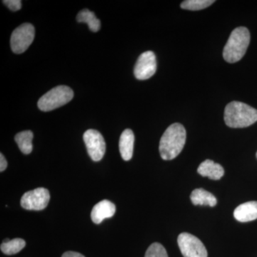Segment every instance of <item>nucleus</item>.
<instances>
[{"label": "nucleus", "mask_w": 257, "mask_h": 257, "mask_svg": "<svg viewBox=\"0 0 257 257\" xmlns=\"http://www.w3.org/2000/svg\"><path fill=\"white\" fill-rule=\"evenodd\" d=\"M89 157L94 162H99L104 157L106 143L100 133L95 130L86 131L83 136Z\"/></svg>", "instance_id": "obj_8"}, {"label": "nucleus", "mask_w": 257, "mask_h": 257, "mask_svg": "<svg viewBox=\"0 0 257 257\" xmlns=\"http://www.w3.org/2000/svg\"><path fill=\"white\" fill-rule=\"evenodd\" d=\"M250 43L249 31L244 27H239L231 32L223 51L224 60L229 63L239 62L246 54Z\"/></svg>", "instance_id": "obj_3"}, {"label": "nucleus", "mask_w": 257, "mask_h": 257, "mask_svg": "<svg viewBox=\"0 0 257 257\" xmlns=\"http://www.w3.org/2000/svg\"><path fill=\"white\" fill-rule=\"evenodd\" d=\"M256 121V109L245 103L233 101L225 107L224 121L229 127H247Z\"/></svg>", "instance_id": "obj_2"}, {"label": "nucleus", "mask_w": 257, "mask_h": 257, "mask_svg": "<svg viewBox=\"0 0 257 257\" xmlns=\"http://www.w3.org/2000/svg\"><path fill=\"white\" fill-rule=\"evenodd\" d=\"M191 201L194 205L209 206L215 207L216 205V197L204 189H196L192 192L190 196Z\"/></svg>", "instance_id": "obj_14"}, {"label": "nucleus", "mask_w": 257, "mask_h": 257, "mask_svg": "<svg viewBox=\"0 0 257 257\" xmlns=\"http://www.w3.org/2000/svg\"><path fill=\"white\" fill-rule=\"evenodd\" d=\"M184 257H207V248L197 237L189 233H182L177 239Z\"/></svg>", "instance_id": "obj_6"}, {"label": "nucleus", "mask_w": 257, "mask_h": 257, "mask_svg": "<svg viewBox=\"0 0 257 257\" xmlns=\"http://www.w3.org/2000/svg\"><path fill=\"white\" fill-rule=\"evenodd\" d=\"M35 35V28L31 24L25 23L15 29L10 40L13 52L15 54L25 52L32 45Z\"/></svg>", "instance_id": "obj_5"}, {"label": "nucleus", "mask_w": 257, "mask_h": 257, "mask_svg": "<svg viewBox=\"0 0 257 257\" xmlns=\"http://www.w3.org/2000/svg\"><path fill=\"white\" fill-rule=\"evenodd\" d=\"M8 167V162L3 154H0V172H4Z\"/></svg>", "instance_id": "obj_21"}, {"label": "nucleus", "mask_w": 257, "mask_h": 257, "mask_svg": "<svg viewBox=\"0 0 257 257\" xmlns=\"http://www.w3.org/2000/svg\"><path fill=\"white\" fill-rule=\"evenodd\" d=\"M145 257H169L165 248L160 243H153L147 248Z\"/></svg>", "instance_id": "obj_19"}, {"label": "nucleus", "mask_w": 257, "mask_h": 257, "mask_svg": "<svg viewBox=\"0 0 257 257\" xmlns=\"http://www.w3.org/2000/svg\"><path fill=\"white\" fill-rule=\"evenodd\" d=\"M187 133L183 125L174 123L166 130L160 140V153L164 160L176 158L185 145Z\"/></svg>", "instance_id": "obj_1"}, {"label": "nucleus", "mask_w": 257, "mask_h": 257, "mask_svg": "<svg viewBox=\"0 0 257 257\" xmlns=\"http://www.w3.org/2000/svg\"><path fill=\"white\" fill-rule=\"evenodd\" d=\"M256 158H257V152H256Z\"/></svg>", "instance_id": "obj_23"}, {"label": "nucleus", "mask_w": 257, "mask_h": 257, "mask_svg": "<svg viewBox=\"0 0 257 257\" xmlns=\"http://www.w3.org/2000/svg\"><path fill=\"white\" fill-rule=\"evenodd\" d=\"M156 55L152 51H147L140 55L135 64L134 74L140 80L150 79L157 71Z\"/></svg>", "instance_id": "obj_9"}, {"label": "nucleus", "mask_w": 257, "mask_h": 257, "mask_svg": "<svg viewBox=\"0 0 257 257\" xmlns=\"http://www.w3.org/2000/svg\"><path fill=\"white\" fill-rule=\"evenodd\" d=\"M33 133L30 130L21 132L17 134L15 137V140L18 144L20 151L25 155H29L32 152V140H33Z\"/></svg>", "instance_id": "obj_15"}, {"label": "nucleus", "mask_w": 257, "mask_h": 257, "mask_svg": "<svg viewBox=\"0 0 257 257\" xmlns=\"http://www.w3.org/2000/svg\"><path fill=\"white\" fill-rule=\"evenodd\" d=\"M116 211V207L112 202L108 200H102L93 207L91 212V218L94 224H99L103 220L112 217Z\"/></svg>", "instance_id": "obj_10"}, {"label": "nucleus", "mask_w": 257, "mask_h": 257, "mask_svg": "<svg viewBox=\"0 0 257 257\" xmlns=\"http://www.w3.org/2000/svg\"><path fill=\"white\" fill-rule=\"evenodd\" d=\"M197 172L202 177H207L213 180H219L224 175L222 166L210 160L203 162L198 167Z\"/></svg>", "instance_id": "obj_12"}, {"label": "nucleus", "mask_w": 257, "mask_h": 257, "mask_svg": "<svg viewBox=\"0 0 257 257\" xmlns=\"http://www.w3.org/2000/svg\"><path fill=\"white\" fill-rule=\"evenodd\" d=\"M3 3L13 12L18 11L22 8V2L20 0H5Z\"/></svg>", "instance_id": "obj_20"}, {"label": "nucleus", "mask_w": 257, "mask_h": 257, "mask_svg": "<svg viewBox=\"0 0 257 257\" xmlns=\"http://www.w3.org/2000/svg\"><path fill=\"white\" fill-rule=\"evenodd\" d=\"M62 257H85L80 253L75 252V251H67L64 253Z\"/></svg>", "instance_id": "obj_22"}, {"label": "nucleus", "mask_w": 257, "mask_h": 257, "mask_svg": "<svg viewBox=\"0 0 257 257\" xmlns=\"http://www.w3.org/2000/svg\"><path fill=\"white\" fill-rule=\"evenodd\" d=\"M25 246H26V242L25 240L16 238V239L10 240L8 242H3L0 248L5 254L13 255L20 252Z\"/></svg>", "instance_id": "obj_17"}, {"label": "nucleus", "mask_w": 257, "mask_h": 257, "mask_svg": "<svg viewBox=\"0 0 257 257\" xmlns=\"http://www.w3.org/2000/svg\"><path fill=\"white\" fill-rule=\"evenodd\" d=\"M74 97V92L70 87L61 85L53 88L40 98L37 103L42 111H50L69 102Z\"/></svg>", "instance_id": "obj_4"}, {"label": "nucleus", "mask_w": 257, "mask_h": 257, "mask_svg": "<svg viewBox=\"0 0 257 257\" xmlns=\"http://www.w3.org/2000/svg\"><path fill=\"white\" fill-rule=\"evenodd\" d=\"M134 144H135V135L130 128H126L122 133L119 139V152L121 156L124 161L131 160L133 155Z\"/></svg>", "instance_id": "obj_13"}, {"label": "nucleus", "mask_w": 257, "mask_h": 257, "mask_svg": "<svg viewBox=\"0 0 257 257\" xmlns=\"http://www.w3.org/2000/svg\"><path fill=\"white\" fill-rule=\"evenodd\" d=\"M50 200L48 189L40 187L25 193L22 197L20 204L27 210L40 211L47 207Z\"/></svg>", "instance_id": "obj_7"}, {"label": "nucleus", "mask_w": 257, "mask_h": 257, "mask_svg": "<svg viewBox=\"0 0 257 257\" xmlns=\"http://www.w3.org/2000/svg\"><path fill=\"white\" fill-rule=\"evenodd\" d=\"M214 3V0H186L182 2L181 8L184 10L198 11L205 9Z\"/></svg>", "instance_id": "obj_18"}, {"label": "nucleus", "mask_w": 257, "mask_h": 257, "mask_svg": "<svg viewBox=\"0 0 257 257\" xmlns=\"http://www.w3.org/2000/svg\"><path fill=\"white\" fill-rule=\"evenodd\" d=\"M234 216L236 220L241 222H247L257 219V202L243 203L236 208Z\"/></svg>", "instance_id": "obj_11"}, {"label": "nucleus", "mask_w": 257, "mask_h": 257, "mask_svg": "<svg viewBox=\"0 0 257 257\" xmlns=\"http://www.w3.org/2000/svg\"><path fill=\"white\" fill-rule=\"evenodd\" d=\"M78 23H87L89 30L93 32L99 31L101 28L100 20L96 18L95 14L89 10L84 9L77 16Z\"/></svg>", "instance_id": "obj_16"}]
</instances>
